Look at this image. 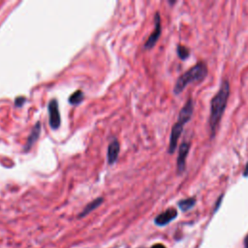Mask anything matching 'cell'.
<instances>
[{
  "mask_svg": "<svg viewBox=\"0 0 248 248\" xmlns=\"http://www.w3.org/2000/svg\"><path fill=\"white\" fill-rule=\"evenodd\" d=\"M119 142L116 140H113L108 147V162L109 165L114 164L119 154Z\"/></svg>",
  "mask_w": 248,
  "mask_h": 248,
  "instance_id": "obj_9",
  "label": "cell"
},
{
  "mask_svg": "<svg viewBox=\"0 0 248 248\" xmlns=\"http://www.w3.org/2000/svg\"><path fill=\"white\" fill-rule=\"evenodd\" d=\"M244 244H245V247L246 248H248V235L245 237V239H244Z\"/></svg>",
  "mask_w": 248,
  "mask_h": 248,
  "instance_id": "obj_17",
  "label": "cell"
},
{
  "mask_svg": "<svg viewBox=\"0 0 248 248\" xmlns=\"http://www.w3.org/2000/svg\"><path fill=\"white\" fill-rule=\"evenodd\" d=\"M196 203V198H188L185 200H181L178 202V206L180 207L181 210L185 211V210H189L190 208H192Z\"/></svg>",
  "mask_w": 248,
  "mask_h": 248,
  "instance_id": "obj_11",
  "label": "cell"
},
{
  "mask_svg": "<svg viewBox=\"0 0 248 248\" xmlns=\"http://www.w3.org/2000/svg\"><path fill=\"white\" fill-rule=\"evenodd\" d=\"M230 95V85L228 80H223L220 86V89L212 98L210 103V117H209V126L212 136H214L216 128L223 116L225 108L227 106L228 98Z\"/></svg>",
  "mask_w": 248,
  "mask_h": 248,
  "instance_id": "obj_1",
  "label": "cell"
},
{
  "mask_svg": "<svg viewBox=\"0 0 248 248\" xmlns=\"http://www.w3.org/2000/svg\"><path fill=\"white\" fill-rule=\"evenodd\" d=\"M176 51H177V55H178V57H179L180 59H182V60H184V59L188 58V56H189V53H190L189 49H188L186 46H181V45L177 46Z\"/></svg>",
  "mask_w": 248,
  "mask_h": 248,
  "instance_id": "obj_13",
  "label": "cell"
},
{
  "mask_svg": "<svg viewBox=\"0 0 248 248\" xmlns=\"http://www.w3.org/2000/svg\"><path fill=\"white\" fill-rule=\"evenodd\" d=\"M26 102V98L23 96H18L15 99V106L17 108H20L23 106V104Z\"/></svg>",
  "mask_w": 248,
  "mask_h": 248,
  "instance_id": "obj_14",
  "label": "cell"
},
{
  "mask_svg": "<svg viewBox=\"0 0 248 248\" xmlns=\"http://www.w3.org/2000/svg\"><path fill=\"white\" fill-rule=\"evenodd\" d=\"M152 248H166V247L162 244H155L154 246H152Z\"/></svg>",
  "mask_w": 248,
  "mask_h": 248,
  "instance_id": "obj_16",
  "label": "cell"
},
{
  "mask_svg": "<svg viewBox=\"0 0 248 248\" xmlns=\"http://www.w3.org/2000/svg\"><path fill=\"white\" fill-rule=\"evenodd\" d=\"M243 176H245V177L248 176V162H247V164H246V166H245L244 172H243Z\"/></svg>",
  "mask_w": 248,
  "mask_h": 248,
  "instance_id": "obj_15",
  "label": "cell"
},
{
  "mask_svg": "<svg viewBox=\"0 0 248 248\" xmlns=\"http://www.w3.org/2000/svg\"><path fill=\"white\" fill-rule=\"evenodd\" d=\"M207 76V67L203 62H199L190 70L182 74L176 80L173 88L174 94H179L191 82L202 80Z\"/></svg>",
  "mask_w": 248,
  "mask_h": 248,
  "instance_id": "obj_3",
  "label": "cell"
},
{
  "mask_svg": "<svg viewBox=\"0 0 248 248\" xmlns=\"http://www.w3.org/2000/svg\"><path fill=\"white\" fill-rule=\"evenodd\" d=\"M193 111H194V104H193L192 99H189L185 103L183 108L180 109L178 119L171 128V133H170V137L169 150H168V152L170 154H172L175 151L176 146H177L178 139H179V137H180V135L183 131V127L191 119Z\"/></svg>",
  "mask_w": 248,
  "mask_h": 248,
  "instance_id": "obj_2",
  "label": "cell"
},
{
  "mask_svg": "<svg viewBox=\"0 0 248 248\" xmlns=\"http://www.w3.org/2000/svg\"><path fill=\"white\" fill-rule=\"evenodd\" d=\"M176 216H177L176 209H174V208H168L167 210H165L164 212L159 214L155 218L154 222L158 226H165L168 223H170V221H172Z\"/></svg>",
  "mask_w": 248,
  "mask_h": 248,
  "instance_id": "obj_7",
  "label": "cell"
},
{
  "mask_svg": "<svg viewBox=\"0 0 248 248\" xmlns=\"http://www.w3.org/2000/svg\"><path fill=\"white\" fill-rule=\"evenodd\" d=\"M190 149V143L187 141H183L178 149V156L176 160V169H177V173H182L185 170L186 168V158L189 153Z\"/></svg>",
  "mask_w": 248,
  "mask_h": 248,
  "instance_id": "obj_5",
  "label": "cell"
},
{
  "mask_svg": "<svg viewBox=\"0 0 248 248\" xmlns=\"http://www.w3.org/2000/svg\"><path fill=\"white\" fill-rule=\"evenodd\" d=\"M40 134H41V124H40V122H37L27 138V141L24 146L25 151H29L32 148L34 143L37 141Z\"/></svg>",
  "mask_w": 248,
  "mask_h": 248,
  "instance_id": "obj_8",
  "label": "cell"
},
{
  "mask_svg": "<svg viewBox=\"0 0 248 248\" xmlns=\"http://www.w3.org/2000/svg\"><path fill=\"white\" fill-rule=\"evenodd\" d=\"M103 202H104V199H103V198H97V199H95L94 201H92L91 202H89V203L83 208V210L79 213L78 217H79V218H80V217H84L85 215H87L88 213H90L91 211H93L94 209H96Z\"/></svg>",
  "mask_w": 248,
  "mask_h": 248,
  "instance_id": "obj_10",
  "label": "cell"
},
{
  "mask_svg": "<svg viewBox=\"0 0 248 248\" xmlns=\"http://www.w3.org/2000/svg\"><path fill=\"white\" fill-rule=\"evenodd\" d=\"M82 100H83V92L80 90H78L70 96L69 103L71 105H78L79 103H81Z\"/></svg>",
  "mask_w": 248,
  "mask_h": 248,
  "instance_id": "obj_12",
  "label": "cell"
},
{
  "mask_svg": "<svg viewBox=\"0 0 248 248\" xmlns=\"http://www.w3.org/2000/svg\"><path fill=\"white\" fill-rule=\"evenodd\" d=\"M154 20H155L154 31L151 33V35L148 37V39L146 40V42L144 44V48H146V49L152 48L155 46V44L157 43V41L161 35V17H160L159 13H156Z\"/></svg>",
  "mask_w": 248,
  "mask_h": 248,
  "instance_id": "obj_6",
  "label": "cell"
},
{
  "mask_svg": "<svg viewBox=\"0 0 248 248\" xmlns=\"http://www.w3.org/2000/svg\"><path fill=\"white\" fill-rule=\"evenodd\" d=\"M48 122L49 126L51 129L56 130L60 127L61 124V117H60V112H59V108H58V103L55 99H52L48 103Z\"/></svg>",
  "mask_w": 248,
  "mask_h": 248,
  "instance_id": "obj_4",
  "label": "cell"
}]
</instances>
